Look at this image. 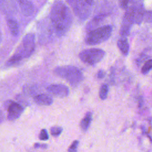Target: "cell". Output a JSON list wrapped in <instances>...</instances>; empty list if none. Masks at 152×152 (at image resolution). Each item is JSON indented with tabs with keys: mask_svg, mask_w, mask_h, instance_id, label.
Segmentation results:
<instances>
[{
	"mask_svg": "<svg viewBox=\"0 0 152 152\" xmlns=\"http://www.w3.org/2000/svg\"><path fill=\"white\" fill-rule=\"evenodd\" d=\"M35 50V36L32 33H29L23 37L20 47L17 52H19L24 58L30 57Z\"/></svg>",
	"mask_w": 152,
	"mask_h": 152,
	"instance_id": "obj_7",
	"label": "cell"
},
{
	"mask_svg": "<svg viewBox=\"0 0 152 152\" xmlns=\"http://www.w3.org/2000/svg\"><path fill=\"white\" fill-rule=\"evenodd\" d=\"M7 25L9 30L13 36H17L19 34V24L14 18H8L7 20Z\"/></svg>",
	"mask_w": 152,
	"mask_h": 152,
	"instance_id": "obj_15",
	"label": "cell"
},
{
	"mask_svg": "<svg viewBox=\"0 0 152 152\" xmlns=\"http://www.w3.org/2000/svg\"><path fill=\"white\" fill-rule=\"evenodd\" d=\"M105 56V52L97 48H90L82 50L79 53L81 61L87 64L93 65L101 61Z\"/></svg>",
	"mask_w": 152,
	"mask_h": 152,
	"instance_id": "obj_5",
	"label": "cell"
},
{
	"mask_svg": "<svg viewBox=\"0 0 152 152\" xmlns=\"http://www.w3.org/2000/svg\"><path fill=\"white\" fill-rule=\"evenodd\" d=\"M112 26L106 25L99 27L87 33L85 37V42L88 45H96L107 40L111 36Z\"/></svg>",
	"mask_w": 152,
	"mask_h": 152,
	"instance_id": "obj_3",
	"label": "cell"
},
{
	"mask_svg": "<svg viewBox=\"0 0 152 152\" xmlns=\"http://www.w3.org/2000/svg\"><path fill=\"white\" fill-rule=\"evenodd\" d=\"M33 101L39 105L49 106L52 104L53 99L49 94L42 93L35 95L33 97Z\"/></svg>",
	"mask_w": 152,
	"mask_h": 152,
	"instance_id": "obj_12",
	"label": "cell"
},
{
	"mask_svg": "<svg viewBox=\"0 0 152 152\" xmlns=\"http://www.w3.org/2000/svg\"><path fill=\"white\" fill-rule=\"evenodd\" d=\"M117 46L121 53L127 56L129 51V45L126 37H121L117 42Z\"/></svg>",
	"mask_w": 152,
	"mask_h": 152,
	"instance_id": "obj_14",
	"label": "cell"
},
{
	"mask_svg": "<svg viewBox=\"0 0 152 152\" xmlns=\"http://www.w3.org/2000/svg\"><path fill=\"white\" fill-rule=\"evenodd\" d=\"M47 91L56 97L64 98L68 96L69 90L68 87L62 84H53L49 86L47 88Z\"/></svg>",
	"mask_w": 152,
	"mask_h": 152,
	"instance_id": "obj_9",
	"label": "cell"
},
{
	"mask_svg": "<svg viewBox=\"0 0 152 152\" xmlns=\"http://www.w3.org/2000/svg\"><path fill=\"white\" fill-rule=\"evenodd\" d=\"M50 21L55 34L61 37L69 29L72 23V15L68 6L63 1H56L50 12Z\"/></svg>",
	"mask_w": 152,
	"mask_h": 152,
	"instance_id": "obj_1",
	"label": "cell"
},
{
	"mask_svg": "<svg viewBox=\"0 0 152 152\" xmlns=\"http://www.w3.org/2000/svg\"><path fill=\"white\" fill-rule=\"evenodd\" d=\"M54 74L69 83L71 86L79 84L83 80L82 72L76 66L65 65L56 67L54 69Z\"/></svg>",
	"mask_w": 152,
	"mask_h": 152,
	"instance_id": "obj_2",
	"label": "cell"
},
{
	"mask_svg": "<svg viewBox=\"0 0 152 152\" xmlns=\"http://www.w3.org/2000/svg\"><path fill=\"white\" fill-rule=\"evenodd\" d=\"M106 17L107 14H101L94 17L86 26V29L88 32L97 28V27L106 18Z\"/></svg>",
	"mask_w": 152,
	"mask_h": 152,
	"instance_id": "obj_13",
	"label": "cell"
},
{
	"mask_svg": "<svg viewBox=\"0 0 152 152\" xmlns=\"http://www.w3.org/2000/svg\"><path fill=\"white\" fill-rule=\"evenodd\" d=\"M129 3V1H121L119 2L120 7L122 8L125 9V10H126L128 8Z\"/></svg>",
	"mask_w": 152,
	"mask_h": 152,
	"instance_id": "obj_24",
	"label": "cell"
},
{
	"mask_svg": "<svg viewBox=\"0 0 152 152\" xmlns=\"http://www.w3.org/2000/svg\"><path fill=\"white\" fill-rule=\"evenodd\" d=\"M1 40H2V35H1V30H0V43L1 42Z\"/></svg>",
	"mask_w": 152,
	"mask_h": 152,
	"instance_id": "obj_29",
	"label": "cell"
},
{
	"mask_svg": "<svg viewBox=\"0 0 152 152\" xmlns=\"http://www.w3.org/2000/svg\"><path fill=\"white\" fill-rule=\"evenodd\" d=\"M4 114L2 113V112L1 110H0V124L1 122H2V121H4Z\"/></svg>",
	"mask_w": 152,
	"mask_h": 152,
	"instance_id": "obj_28",
	"label": "cell"
},
{
	"mask_svg": "<svg viewBox=\"0 0 152 152\" xmlns=\"http://www.w3.org/2000/svg\"><path fill=\"white\" fill-rule=\"evenodd\" d=\"M62 132V128L60 126H52L50 128V134L53 137L59 136Z\"/></svg>",
	"mask_w": 152,
	"mask_h": 152,
	"instance_id": "obj_20",
	"label": "cell"
},
{
	"mask_svg": "<svg viewBox=\"0 0 152 152\" xmlns=\"http://www.w3.org/2000/svg\"><path fill=\"white\" fill-rule=\"evenodd\" d=\"M134 23L135 5L133 4L126 10L123 17L119 30V33L122 37H126L129 34L131 27Z\"/></svg>",
	"mask_w": 152,
	"mask_h": 152,
	"instance_id": "obj_6",
	"label": "cell"
},
{
	"mask_svg": "<svg viewBox=\"0 0 152 152\" xmlns=\"http://www.w3.org/2000/svg\"><path fill=\"white\" fill-rule=\"evenodd\" d=\"M143 21L148 23H152V11L151 10L145 11L144 17H143Z\"/></svg>",
	"mask_w": 152,
	"mask_h": 152,
	"instance_id": "obj_21",
	"label": "cell"
},
{
	"mask_svg": "<svg viewBox=\"0 0 152 152\" xmlns=\"http://www.w3.org/2000/svg\"><path fill=\"white\" fill-rule=\"evenodd\" d=\"M24 59V57L19 52L16 51L13 54V55L11 56V58L7 61L6 65L8 66L17 65L18 63L22 61Z\"/></svg>",
	"mask_w": 152,
	"mask_h": 152,
	"instance_id": "obj_17",
	"label": "cell"
},
{
	"mask_svg": "<svg viewBox=\"0 0 152 152\" xmlns=\"http://www.w3.org/2000/svg\"><path fill=\"white\" fill-rule=\"evenodd\" d=\"M39 139L41 140H47L49 139V135L46 129H43L41 130L39 134Z\"/></svg>",
	"mask_w": 152,
	"mask_h": 152,
	"instance_id": "obj_23",
	"label": "cell"
},
{
	"mask_svg": "<svg viewBox=\"0 0 152 152\" xmlns=\"http://www.w3.org/2000/svg\"><path fill=\"white\" fill-rule=\"evenodd\" d=\"M24 108L23 106L18 103L10 102L7 105V118L10 121H14L18 119L23 113Z\"/></svg>",
	"mask_w": 152,
	"mask_h": 152,
	"instance_id": "obj_8",
	"label": "cell"
},
{
	"mask_svg": "<svg viewBox=\"0 0 152 152\" xmlns=\"http://www.w3.org/2000/svg\"><path fill=\"white\" fill-rule=\"evenodd\" d=\"M134 4L135 5V23L140 24L143 21L144 14L145 11L143 2L136 1Z\"/></svg>",
	"mask_w": 152,
	"mask_h": 152,
	"instance_id": "obj_11",
	"label": "cell"
},
{
	"mask_svg": "<svg viewBox=\"0 0 152 152\" xmlns=\"http://www.w3.org/2000/svg\"><path fill=\"white\" fill-rule=\"evenodd\" d=\"M91 121H92V113L90 112H88L80 122V126L83 131L85 132L88 129L91 124Z\"/></svg>",
	"mask_w": 152,
	"mask_h": 152,
	"instance_id": "obj_16",
	"label": "cell"
},
{
	"mask_svg": "<svg viewBox=\"0 0 152 152\" xmlns=\"http://www.w3.org/2000/svg\"><path fill=\"white\" fill-rule=\"evenodd\" d=\"M78 144L79 141L78 140H75L74 141H73L70 147H69L68 152H77Z\"/></svg>",
	"mask_w": 152,
	"mask_h": 152,
	"instance_id": "obj_22",
	"label": "cell"
},
{
	"mask_svg": "<svg viewBox=\"0 0 152 152\" xmlns=\"http://www.w3.org/2000/svg\"><path fill=\"white\" fill-rule=\"evenodd\" d=\"M34 147L35 148H47V145L45 144H40V143H36L34 144Z\"/></svg>",
	"mask_w": 152,
	"mask_h": 152,
	"instance_id": "obj_26",
	"label": "cell"
},
{
	"mask_svg": "<svg viewBox=\"0 0 152 152\" xmlns=\"http://www.w3.org/2000/svg\"><path fill=\"white\" fill-rule=\"evenodd\" d=\"M22 14L25 16H30L34 11V5L30 1L21 0L17 1Z\"/></svg>",
	"mask_w": 152,
	"mask_h": 152,
	"instance_id": "obj_10",
	"label": "cell"
},
{
	"mask_svg": "<svg viewBox=\"0 0 152 152\" xmlns=\"http://www.w3.org/2000/svg\"><path fill=\"white\" fill-rule=\"evenodd\" d=\"M152 69V59H149L143 65L141 68V73L145 75L149 72V71Z\"/></svg>",
	"mask_w": 152,
	"mask_h": 152,
	"instance_id": "obj_19",
	"label": "cell"
},
{
	"mask_svg": "<svg viewBox=\"0 0 152 152\" xmlns=\"http://www.w3.org/2000/svg\"><path fill=\"white\" fill-rule=\"evenodd\" d=\"M108 93H109V86L106 84H102L99 90V97L102 100H105L107 97Z\"/></svg>",
	"mask_w": 152,
	"mask_h": 152,
	"instance_id": "obj_18",
	"label": "cell"
},
{
	"mask_svg": "<svg viewBox=\"0 0 152 152\" xmlns=\"http://www.w3.org/2000/svg\"><path fill=\"white\" fill-rule=\"evenodd\" d=\"M105 75H106V72L103 69L99 70L97 74V77L99 79H102L104 78Z\"/></svg>",
	"mask_w": 152,
	"mask_h": 152,
	"instance_id": "obj_25",
	"label": "cell"
},
{
	"mask_svg": "<svg viewBox=\"0 0 152 152\" xmlns=\"http://www.w3.org/2000/svg\"><path fill=\"white\" fill-rule=\"evenodd\" d=\"M138 104H139V107H141L143 105V99H142V97H140V98H139Z\"/></svg>",
	"mask_w": 152,
	"mask_h": 152,
	"instance_id": "obj_27",
	"label": "cell"
},
{
	"mask_svg": "<svg viewBox=\"0 0 152 152\" xmlns=\"http://www.w3.org/2000/svg\"><path fill=\"white\" fill-rule=\"evenodd\" d=\"M66 2L69 4L75 15L80 20L84 21L90 15L94 2L91 0H69Z\"/></svg>",
	"mask_w": 152,
	"mask_h": 152,
	"instance_id": "obj_4",
	"label": "cell"
}]
</instances>
